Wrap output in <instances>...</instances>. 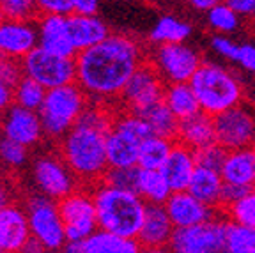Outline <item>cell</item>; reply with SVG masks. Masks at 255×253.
<instances>
[{"label": "cell", "instance_id": "cell-19", "mask_svg": "<svg viewBox=\"0 0 255 253\" xmlns=\"http://www.w3.org/2000/svg\"><path fill=\"white\" fill-rule=\"evenodd\" d=\"M37 30H39V44L37 46L60 57H69V59L76 57L78 50L75 48L71 36H69L68 16L43 14L37 20Z\"/></svg>", "mask_w": 255, "mask_h": 253}, {"label": "cell", "instance_id": "cell-15", "mask_svg": "<svg viewBox=\"0 0 255 253\" xmlns=\"http://www.w3.org/2000/svg\"><path fill=\"white\" fill-rule=\"evenodd\" d=\"M174 230L175 227L165 206L147 204L145 218H143V223L136 236V241L142 246V252H161L170 246Z\"/></svg>", "mask_w": 255, "mask_h": 253}, {"label": "cell", "instance_id": "cell-34", "mask_svg": "<svg viewBox=\"0 0 255 253\" xmlns=\"http://www.w3.org/2000/svg\"><path fill=\"white\" fill-rule=\"evenodd\" d=\"M222 213L227 216L229 222L255 229V188L248 190L239 200L222 207Z\"/></svg>", "mask_w": 255, "mask_h": 253}, {"label": "cell", "instance_id": "cell-33", "mask_svg": "<svg viewBox=\"0 0 255 253\" xmlns=\"http://www.w3.org/2000/svg\"><path fill=\"white\" fill-rule=\"evenodd\" d=\"M46 92L48 89L43 87L37 80L23 75V78L16 83L14 87V103L39 112L44 103V98H46Z\"/></svg>", "mask_w": 255, "mask_h": 253}, {"label": "cell", "instance_id": "cell-21", "mask_svg": "<svg viewBox=\"0 0 255 253\" xmlns=\"http://www.w3.org/2000/svg\"><path fill=\"white\" fill-rule=\"evenodd\" d=\"M69 36L76 50H85L101 43L110 36V28L98 14H82L73 12L68 16Z\"/></svg>", "mask_w": 255, "mask_h": 253}, {"label": "cell", "instance_id": "cell-3", "mask_svg": "<svg viewBox=\"0 0 255 253\" xmlns=\"http://www.w3.org/2000/svg\"><path fill=\"white\" fill-rule=\"evenodd\" d=\"M60 156L80 182L94 186L108 170L107 133L75 124L60 140Z\"/></svg>", "mask_w": 255, "mask_h": 253}, {"label": "cell", "instance_id": "cell-28", "mask_svg": "<svg viewBox=\"0 0 255 253\" xmlns=\"http://www.w3.org/2000/svg\"><path fill=\"white\" fill-rule=\"evenodd\" d=\"M140 114L145 119V123L149 124L152 134L158 136H165V138L175 140L177 138V131H179V119L172 114V110L167 107L163 99L156 101V103L149 105V107L142 108Z\"/></svg>", "mask_w": 255, "mask_h": 253}, {"label": "cell", "instance_id": "cell-16", "mask_svg": "<svg viewBox=\"0 0 255 253\" xmlns=\"http://www.w3.org/2000/svg\"><path fill=\"white\" fill-rule=\"evenodd\" d=\"M39 44L37 23L32 20H9L0 23V55L23 59Z\"/></svg>", "mask_w": 255, "mask_h": 253}, {"label": "cell", "instance_id": "cell-17", "mask_svg": "<svg viewBox=\"0 0 255 253\" xmlns=\"http://www.w3.org/2000/svg\"><path fill=\"white\" fill-rule=\"evenodd\" d=\"M32 238L27 209L18 204H7L0 209V253L23 252Z\"/></svg>", "mask_w": 255, "mask_h": 253}, {"label": "cell", "instance_id": "cell-1", "mask_svg": "<svg viewBox=\"0 0 255 253\" xmlns=\"http://www.w3.org/2000/svg\"><path fill=\"white\" fill-rule=\"evenodd\" d=\"M76 60V83L89 99L110 101L123 94L133 73L145 62L143 48L135 37L110 34L91 48L80 50Z\"/></svg>", "mask_w": 255, "mask_h": 253}, {"label": "cell", "instance_id": "cell-31", "mask_svg": "<svg viewBox=\"0 0 255 253\" xmlns=\"http://www.w3.org/2000/svg\"><path fill=\"white\" fill-rule=\"evenodd\" d=\"M174 143L175 140L158 136V134L147 136L140 145L138 166L140 168H147V170H159L163 166L165 159L170 154Z\"/></svg>", "mask_w": 255, "mask_h": 253}, {"label": "cell", "instance_id": "cell-12", "mask_svg": "<svg viewBox=\"0 0 255 253\" xmlns=\"http://www.w3.org/2000/svg\"><path fill=\"white\" fill-rule=\"evenodd\" d=\"M216 142L227 150L248 147L254 138L255 114L247 105L239 103L213 117Z\"/></svg>", "mask_w": 255, "mask_h": 253}, {"label": "cell", "instance_id": "cell-4", "mask_svg": "<svg viewBox=\"0 0 255 253\" xmlns=\"http://www.w3.org/2000/svg\"><path fill=\"white\" fill-rule=\"evenodd\" d=\"M200 103V110L215 117L220 112L243 103L245 89L239 78L227 67L202 62L190 80Z\"/></svg>", "mask_w": 255, "mask_h": 253}, {"label": "cell", "instance_id": "cell-45", "mask_svg": "<svg viewBox=\"0 0 255 253\" xmlns=\"http://www.w3.org/2000/svg\"><path fill=\"white\" fill-rule=\"evenodd\" d=\"M248 190H252V188L225 182V184H223V191H222V206H220V209H222V207H225V206H229V204H232V202L239 200V198L243 197Z\"/></svg>", "mask_w": 255, "mask_h": 253}, {"label": "cell", "instance_id": "cell-40", "mask_svg": "<svg viewBox=\"0 0 255 253\" xmlns=\"http://www.w3.org/2000/svg\"><path fill=\"white\" fill-rule=\"evenodd\" d=\"M229 150L223 145H220L218 142L207 143V145L195 149V158L197 165L206 166V168H213V170H222L223 161L227 158Z\"/></svg>", "mask_w": 255, "mask_h": 253}, {"label": "cell", "instance_id": "cell-8", "mask_svg": "<svg viewBox=\"0 0 255 253\" xmlns=\"http://www.w3.org/2000/svg\"><path fill=\"white\" fill-rule=\"evenodd\" d=\"M154 52L149 57V62L158 69L161 78L167 83L190 82L191 76L204 62L202 55L195 48L184 43L154 44Z\"/></svg>", "mask_w": 255, "mask_h": 253}, {"label": "cell", "instance_id": "cell-5", "mask_svg": "<svg viewBox=\"0 0 255 253\" xmlns=\"http://www.w3.org/2000/svg\"><path fill=\"white\" fill-rule=\"evenodd\" d=\"M89 105V96L78 83L48 89L39 110L43 133L50 140H62Z\"/></svg>", "mask_w": 255, "mask_h": 253}, {"label": "cell", "instance_id": "cell-25", "mask_svg": "<svg viewBox=\"0 0 255 253\" xmlns=\"http://www.w3.org/2000/svg\"><path fill=\"white\" fill-rule=\"evenodd\" d=\"M175 140H179L181 143L191 147L193 150L200 149L207 143L216 142L213 115L206 114V112H199L193 117L179 121V131H177Z\"/></svg>", "mask_w": 255, "mask_h": 253}, {"label": "cell", "instance_id": "cell-48", "mask_svg": "<svg viewBox=\"0 0 255 253\" xmlns=\"http://www.w3.org/2000/svg\"><path fill=\"white\" fill-rule=\"evenodd\" d=\"M101 0H75V12L82 14H98Z\"/></svg>", "mask_w": 255, "mask_h": 253}, {"label": "cell", "instance_id": "cell-26", "mask_svg": "<svg viewBox=\"0 0 255 253\" xmlns=\"http://www.w3.org/2000/svg\"><path fill=\"white\" fill-rule=\"evenodd\" d=\"M142 246L136 238H126L110 230L98 229L84 241V253H138Z\"/></svg>", "mask_w": 255, "mask_h": 253}, {"label": "cell", "instance_id": "cell-50", "mask_svg": "<svg viewBox=\"0 0 255 253\" xmlns=\"http://www.w3.org/2000/svg\"><path fill=\"white\" fill-rule=\"evenodd\" d=\"M11 204V190L5 186L4 182H0V209Z\"/></svg>", "mask_w": 255, "mask_h": 253}, {"label": "cell", "instance_id": "cell-53", "mask_svg": "<svg viewBox=\"0 0 255 253\" xmlns=\"http://www.w3.org/2000/svg\"><path fill=\"white\" fill-rule=\"evenodd\" d=\"M0 142H2V138H0Z\"/></svg>", "mask_w": 255, "mask_h": 253}, {"label": "cell", "instance_id": "cell-42", "mask_svg": "<svg viewBox=\"0 0 255 253\" xmlns=\"http://www.w3.org/2000/svg\"><path fill=\"white\" fill-rule=\"evenodd\" d=\"M209 46L211 50L222 59L229 60V62H236V57H238L239 43L229 37V34H215L209 41Z\"/></svg>", "mask_w": 255, "mask_h": 253}, {"label": "cell", "instance_id": "cell-9", "mask_svg": "<svg viewBox=\"0 0 255 253\" xmlns=\"http://www.w3.org/2000/svg\"><path fill=\"white\" fill-rule=\"evenodd\" d=\"M57 204L66 229V243L85 241L94 230L100 229L92 191L76 188L73 193L57 200Z\"/></svg>", "mask_w": 255, "mask_h": 253}, {"label": "cell", "instance_id": "cell-47", "mask_svg": "<svg viewBox=\"0 0 255 253\" xmlns=\"http://www.w3.org/2000/svg\"><path fill=\"white\" fill-rule=\"evenodd\" d=\"M14 103V87L0 80V114L7 112Z\"/></svg>", "mask_w": 255, "mask_h": 253}, {"label": "cell", "instance_id": "cell-37", "mask_svg": "<svg viewBox=\"0 0 255 253\" xmlns=\"http://www.w3.org/2000/svg\"><path fill=\"white\" fill-rule=\"evenodd\" d=\"M138 175L140 166H108L101 181L110 184V186L123 188V190H133L138 188Z\"/></svg>", "mask_w": 255, "mask_h": 253}, {"label": "cell", "instance_id": "cell-13", "mask_svg": "<svg viewBox=\"0 0 255 253\" xmlns=\"http://www.w3.org/2000/svg\"><path fill=\"white\" fill-rule=\"evenodd\" d=\"M165 87H167V82L161 78L158 69L149 60H145L133 73L119 99L123 101L126 110L140 112L142 108L149 107L156 101H161Z\"/></svg>", "mask_w": 255, "mask_h": 253}, {"label": "cell", "instance_id": "cell-49", "mask_svg": "<svg viewBox=\"0 0 255 253\" xmlns=\"http://www.w3.org/2000/svg\"><path fill=\"white\" fill-rule=\"evenodd\" d=\"M190 7H193L195 11H209V9L213 7V5H216L218 2H222V0H184Z\"/></svg>", "mask_w": 255, "mask_h": 253}, {"label": "cell", "instance_id": "cell-51", "mask_svg": "<svg viewBox=\"0 0 255 253\" xmlns=\"http://www.w3.org/2000/svg\"><path fill=\"white\" fill-rule=\"evenodd\" d=\"M5 20V14H4V11H2V9H0V23H2V21Z\"/></svg>", "mask_w": 255, "mask_h": 253}, {"label": "cell", "instance_id": "cell-44", "mask_svg": "<svg viewBox=\"0 0 255 253\" xmlns=\"http://www.w3.org/2000/svg\"><path fill=\"white\" fill-rule=\"evenodd\" d=\"M234 64L241 66L245 71L255 75V43H239L238 57H236Z\"/></svg>", "mask_w": 255, "mask_h": 253}, {"label": "cell", "instance_id": "cell-52", "mask_svg": "<svg viewBox=\"0 0 255 253\" xmlns=\"http://www.w3.org/2000/svg\"><path fill=\"white\" fill-rule=\"evenodd\" d=\"M250 145H252V147H254V149H255V131H254V138H252V143H250Z\"/></svg>", "mask_w": 255, "mask_h": 253}, {"label": "cell", "instance_id": "cell-23", "mask_svg": "<svg viewBox=\"0 0 255 253\" xmlns=\"http://www.w3.org/2000/svg\"><path fill=\"white\" fill-rule=\"evenodd\" d=\"M142 142L126 131L114 127L107 133L108 166H135L138 165V154Z\"/></svg>", "mask_w": 255, "mask_h": 253}, {"label": "cell", "instance_id": "cell-18", "mask_svg": "<svg viewBox=\"0 0 255 253\" xmlns=\"http://www.w3.org/2000/svg\"><path fill=\"white\" fill-rule=\"evenodd\" d=\"M163 206L175 229L207 222V220L215 218L216 211H218L215 207H209L207 204H204L202 200H199L195 195H191L188 190L172 191V195L168 197V200L165 202Z\"/></svg>", "mask_w": 255, "mask_h": 253}, {"label": "cell", "instance_id": "cell-6", "mask_svg": "<svg viewBox=\"0 0 255 253\" xmlns=\"http://www.w3.org/2000/svg\"><path fill=\"white\" fill-rule=\"evenodd\" d=\"M25 209L30 223L32 238H36L46 252L62 250L66 245V229L57 200L43 193L34 195L28 198Z\"/></svg>", "mask_w": 255, "mask_h": 253}, {"label": "cell", "instance_id": "cell-7", "mask_svg": "<svg viewBox=\"0 0 255 253\" xmlns=\"http://www.w3.org/2000/svg\"><path fill=\"white\" fill-rule=\"evenodd\" d=\"M229 220L211 218L191 227H179L172 234L168 250L175 253H222L227 248Z\"/></svg>", "mask_w": 255, "mask_h": 253}, {"label": "cell", "instance_id": "cell-14", "mask_svg": "<svg viewBox=\"0 0 255 253\" xmlns=\"http://www.w3.org/2000/svg\"><path fill=\"white\" fill-rule=\"evenodd\" d=\"M0 131H2L4 138L14 140V142L23 143L27 147L36 145L44 136L39 112L20 107L16 103L7 112H4Z\"/></svg>", "mask_w": 255, "mask_h": 253}, {"label": "cell", "instance_id": "cell-36", "mask_svg": "<svg viewBox=\"0 0 255 253\" xmlns=\"http://www.w3.org/2000/svg\"><path fill=\"white\" fill-rule=\"evenodd\" d=\"M114 119H116V117L112 115V112L108 110L103 103H98V105L89 103L87 107H85V110L82 112V115L78 117L76 124L108 133V131L112 129V126H114Z\"/></svg>", "mask_w": 255, "mask_h": 253}, {"label": "cell", "instance_id": "cell-11", "mask_svg": "<svg viewBox=\"0 0 255 253\" xmlns=\"http://www.w3.org/2000/svg\"><path fill=\"white\" fill-rule=\"evenodd\" d=\"M32 179L39 193L60 200L78 186V177L64 161L62 156L41 154L32 166Z\"/></svg>", "mask_w": 255, "mask_h": 253}, {"label": "cell", "instance_id": "cell-27", "mask_svg": "<svg viewBox=\"0 0 255 253\" xmlns=\"http://www.w3.org/2000/svg\"><path fill=\"white\" fill-rule=\"evenodd\" d=\"M163 101L172 110V114L179 121H184L188 117H193L199 114L200 103L197 99L195 91L191 89L190 82H177V83H167L163 94Z\"/></svg>", "mask_w": 255, "mask_h": 253}, {"label": "cell", "instance_id": "cell-46", "mask_svg": "<svg viewBox=\"0 0 255 253\" xmlns=\"http://www.w3.org/2000/svg\"><path fill=\"white\" fill-rule=\"evenodd\" d=\"M245 20H255V0H227Z\"/></svg>", "mask_w": 255, "mask_h": 253}, {"label": "cell", "instance_id": "cell-29", "mask_svg": "<svg viewBox=\"0 0 255 253\" xmlns=\"http://www.w3.org/2000/svg\"><path fill=\"white\" fill-rule=\"evenodd\" d=\"M191 36V25L174 14H163L149 32V43H184Z\"/></svg>", "mask_w": 255, "mask_h": 253}, {"label": "cell", "instance_id": "cell-32", "mask_svg": "<svg viewBox=\"0 0 255 253\" xmlns=\"http://www.w3.org/2000/svg\"><path fill=\"white\" fill-rule=\"evenodd\" d=\"M241 16L229 4L227 0H222L206 11V21L216 34H232L241 27Z\"/></svg>", "mask_w": 255, "mask_h": 253}, {"label": "cell", "instance_id": "cell-43", "mask_svg": "<svg viewBox=\"0 0 255 253\" xmlns=\"http://www.w3.org/2000/svg\"><path fill=\"white\" fill-rule=\"evenodd\" d=\"M39 14H62L75 12V0H37Z\"/></svg>", "mask_w": 255, "mask_h": 253}, {"label": "cell", "instance_id": "cell-39", "mask_svg": "<svg viewBox=\"0 0 255 253\" xmlns=\"http://www.w3.org/2000/svg\"><path fill=\"white\" fill-rule=\"evenodd\" d=\"M28 147L14 140L2 138L0 142V161L9 168H20L28 159Z\"/></svg>", "mask_w": 255, "mask_h": 253}, {"label": "cell", "instance_id": "cell-41", "mask_svg": "<svg viewBox=\"0 0 255 253\" xmlns=\"http://www.w3.org/2000/svg\"><path fill=\"white\" fill-rule=\"evenodd\" d=\"M23 66H21V59H14V57L0 55V80L5 82L11 87H16V83L23 78Z\"/></svg>", "mask_w": 255, "mask_h": 253}, {"label": "cell", "instance_id": "cell-24", "mask_svg": "<svg viewBox=\"0 0 255 253\" xmlns=\"http://www.w3.org/2000/svg\"><path fill=\"white\" fill-rule=\"evenodd\" d=\"M223 184H225V181H223L220 170H213V168H206V166L197 165L186 190L191 195H195L199 200H202L204 204H207L209 207L220 209V206H222Z\"/></svg>", "mask_w": 255, "mask_h": 253}, {"label": "cell", "instance_id": "cell-35", "mask_svg": "<svg viewBox=\"0 0 255 253\" xmlns=\"http://www.w3.org/2000/svg\"><path fill=\"white\" fill-rule=\"evenodd\" d=\"M229 253H255V229L254 227L227 223V248Z\"/></svg>", "mask_w": 255, "mask_h": 253}, {"label": "cell", "instance_id": "cell-30", "mask_svg": "<svg viewBox=\"0 0 255 253\" xmlns=\"http://www.w3.org/2000/svg\"><path fill=\"white\" fill-rule=\"evenodd\" d=\"M136 191L147 204H161V206L172 195V188L165 179L163 172L147 170V168H140Z\"/></svg>", "mask_w": 255, "mask_h": 253}, {"label": "cell", "instance_id": "cell-38", "mask_svg": "<svg viewBox=\"0 0 255 253\" xmlns=\"http://www.w3.org/2000/svg\"><path fill=\"white\" fill-rule=\"evenodd\" d=\"M0 9L9 20H32L39 14L37 0H0Z\"/></svg>", "mask_w": 255, "mask_h": 253}, {"label": "cell", "instance_id": "cell-2", "mask_svg": "<svg viewBox=\"0 0 255 253\" xmlns=\"http://www.w3.org/2000/svg\"><path fill=\"white\" fill-rule=\"evenodd\" d=\"M100 229L121 234L126 238H136L145 218L147 202L138 191L110 186L107 182H96L92 188Z\"/></svg>", "mask_w": 255, "mask_h": 253}, {"label": "cell", "instance_id": "cell-20", "mask_svg": "<svg viewBox=\"0 0 255 253\" xmlns=\"http://www.w3.org/2000/svg\"><path fill=\"white\" fill-rule=\"evenodd\" d=\"M195 168H197L195 150L191 149V147L184 145V143H181L179 140H175L170 154L165 159L163 166L159 170L163 172L172 191H181L188 188Z\"/></svg>", "mask_w": 255, "mask_h": 253}, {"label": "cell", "instance_id": "cell-10", "mask_svg": "<svg viewBox=\"0 0 255 253\" xmlns=\"http://www.w3.org/2000/svg\"><path fill=\"white\" fill-rule=\"evenodd\" d=\"M23 73L46 89L60 87L66 83L76 82V60L69 57H60L36 46L21 59Z\"/></svg>", "mask_w": 255, "mask_h": 253}, {"label": "cell", "instance_id": "cell-22", "mask_svg": "<svg viewBox=\"0 0 255 253\" xmlns=\"http://www.w3.org/2000/svg\"><path fill=\"white\" fill-rule=\"evenodd\" d=\"M220 172L225 182L255 188V149L248 145L229 150Z\"/></svg>", "mask_w": 255, "mask_h": 253}]
</instances>
